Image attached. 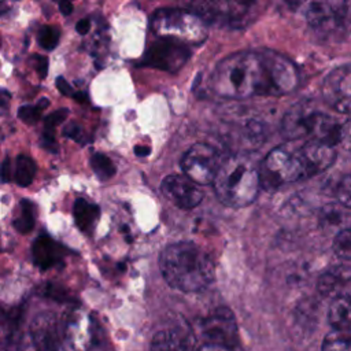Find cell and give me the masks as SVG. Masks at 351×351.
Segmentation results:
<instances>
[{"label":"cell","mask_w":351,"mask_h":351,"mask_svg":"<svg viewBox=\"0 0 351 351\" xmlns=\"http://www.w3.org/2000/svg\"><path fill=\"white\" fill-rule=\"evenodd\" d=\"M292 62L274 51H243L222 59L214 69L210 85L225 99L281 96L298 85Z\"/></svg>","instance_id":"obj_1"},{"label":"cell","mask_w":351,"mask_h":351,"mask_svg":"<svg viewBox=\"0 0 351 351\" xmlns=\"http://www.w3.org/2000/svg\"><path fill=\"white\" fill-rule=\"evenodd\" d=\"M159 267L166 282L182 292L202 291L214 280L211 258L191 241L167 245L160 252Z\"/></svg>","instance_id":"obj_2"},{"label":"cell","mask_w":351,"mask_h":351,"mask_svg":"<svg viewBox=\"0 0 351 351\" xmlns=\"http://www.w3.org/2000/svg\"><path fill=\"white\" fill-rule=\"evenodd\" d=\"M214 191L222 204L228 207H245L251 204L261 186L259 169L244 155L222 159L214 177Z\"/></svg>","instance_id":"obj_3"},{"label":"cell","mask_w":351,"mask_h":351,"mask_svg":"<svg viewBox=\"0 0 351 351\" xmlns=\"http://www.w3.org/2000/svg\"><path fill=\"white\" fill-rule=\"evenodd\" d=\"M306 19L321 38H343L351 33V0H311Z\"/></svg>","instance_id":"obj_4"},{"label":"cell","mask_w":351,"mask_h":351,"mask_svg":"<svg viewBox=\"0 0 351 351\" xmlns=\"http://www.w3.org/2000/svg\"><path fill=\"white\" fill-rule=\"evenodd\" d=\"M151 26L159 37L184 44H200L207 36L206 22L185 10H158L152 16Z\"/></svg>","instance_id":"obj_5"},{"label":"cell","mask_w":351,"mask_h":351,"mask_svg":"<svg viewBox=\"0 0 351 351\" xmlns=\"http://www.w3.org/2000/svg\"><path fill=\"white\" fill-rule=\"evenodd\" d=\"M306 177L304 165L299 148L280 145L273 148L263 159L259 169L263 188H278Z\"/></svg>","instance_id":"obj_6"},{"label":"cell","mask_w":351,"mask_h":351,"mask_svg":"<svg viewBox=\"0 0 351 351\" xmlns=\"http://www.w3.org/2000/svg\"><path fill=\"white\" fill-rule=\"evenodd\" d=\"M70 347L77 351H107V337L101 325L89 313L73 311L63 326Z\"/></svg>","instance_id":"obj_7"},{"label":"cell","mask_w":351,"mask_h":351,"mask_svg":"<svg viewBox=\"0 0 351 351\" xmlns=\"http://www.w3.org/2000/svg\"><path fill=\"white\" fill-rule=\"evenodd\" d=\"M221 162L222 158L214 147L206 143H196L182 156L181 167L184 174L192 181L206 185L214 181Z\"/></svg>","instance_id":"obj_8"},{"label":"cell","mask_w":351,"mask_h":351,"mask_svg":"<svg viewBox=\"0 0 351 351\" xmlns=\"http://www.w3.org/2000/svg\"><path fill=\"white\" fill-rule=\"evenodd\" d=\"M27 337L34 351H70L63 329L51 313H38L33 318Z\"/></svg>","instance_id":"obj_9"},{"label":"cell","mask_w":351,"mask_h":351,"mask_svg":"<svg viewBox=\"0 0 351 351\" xmlns=\"http://www.w3.org/2000/svg\"><path fill=\"white\" fill-rule=\"evenodd\" d=\"M189 56L191 51L186 44L160 37L147 51L144 63L159 70L177 73L186 63Z\"/></svg>","instance_id":"obj_10"},{"label":"cell","mask_w":351,"mask_h":351,"mask_svg":"<svg viewBox=\"0 0 351 351\" xmlns=\"http://www.w3.org/2000/svg\"><path fill=\"white\" fill-rule=\"evenodd\" d=\"M324 100L341 114H351V63L332 70L322 82Z\"/></svg>","instance_id":"obj_11"},{"label":"cell","mask_w":351,"mask_h":351,"mask_svg":"<svg viewBox=\"0 0 351 351\" xmlns=\"http://www.w3.org/2000/svg\"><path fill=\"white\" fill-rule=\"evenodd\" d=\"M162 193L181 208H193L203 199V191L199 184L185 174H170L160 184Z\"/></svg>","instance_id":"obj_12"},{"label":"cell","mask_w":351,"mask_h":351,"mask_svg":"<svg viewBox=\"0 0 351 351\" xmlns=\"http://www.w3.org/2000/svg\"><path fill=\"white\" fill-rule=\"evenodd\" d=\"M189 11L196 14L204 22L230 23L239 21L245 12L232 0H186Z\"/></svg>","instance_id":"obj_13"},{"label":"cell","mask_w":351,"mask_h":351,"mask_svg":"<svg viewBox=\"0 0 351 351\" xmlns=\"http://www.w3.org/2000/svg\"><path fill=\"white\" fill-rule=\"evenodd\" d=\"M202 330L210 343L230 347L236 341V322L233 314L226 307L217 308L204 319Z\"/></svg>","instance_id":"obj_14"},{"label":"cell","mask_w":351,"mask_h":351,"mask_svg":"<svg viewBox=\"0 0 351 351\" xmlns=\"http://www.w3.org/2000/svg\"><path fill=\"white\" fill-rule=\"evenodd\" d=\"M299 151L304 165L306 177L326 170L336 159V151L333 149V145L314 138L306 141L302 147H299Z\"/></svg>","instance_id":"obj_15"},{"label":"cell","mask_w":351,"mask_h":351,"mask_svg":"<svg viewBox=\"0 0 351 351\" xmlns=\"http://www.w3.org/2000/svg\"><path fill=\"white\" fill-rule=\"evenodd\" d=\"M304 103H298L291 107L282 117L281 132L288 140H298L308 134V118L311 114Z\"/></svg>","instance_id":"obj_16"},{"label":"cell","mask_w":351,"mask_h":351,"mask_svg":"<svg viewBox=\"0 0 351 351\" xmlns=\"http://www.w3.org/2000/svg\"><path fill=\"white\" fill-rule=\"evenodd\" d=\"M151 351H193V340L181 328L163 329L154 336Z\"/></svg>","instance_id":"obj_17"},{"label":"cell","mask_w":351,"mask_h":351,"mask_svg":"<svg viewBox=\"0 0 351 351\" xmlns=\"http://www.w3.org/2000/svg\"><path fill=\"white\" fill-rule=\"evenodd\" d=\"M308 134L314 140L335 145L339 143L340 125L332 117L313 110L308 118Z\"/></svg>","instance_id":"obj_18"},{"label":"cell","mask_w":351,"mask_h":351,"mask_svg":"<svg viewBox=\"0 0 351 351\" xmlns=\"http://www.w3.org/2000/svg\"><path fill=\"white\" fill-rule=\"evenodd\" d=\"M63 256V250L48 236L38 237L33 244L34 263L41 269H51L56 266Z\"/></svg>","instance_id":"obj_19"},{"label":"cell","mask_w":351,"mask_h":351,"mask_svg":"<svg viewBox=\"0 0 351 351\" xmlns=\"http://www.w3.org/2000/svg\"><path fill=\"white\" fill-rule=\"evenodd\" d=\"M328 319L335 329L351 332V292H344L333 298L328 311Z\"/></svg>","instance_id":"obj_20"},{"label":"cell","mask_w":351,"mask_h":351,"mask_svg":"<svg viewBox=\"0 0 351 351\" xmlns=\"http://www.w3.org/2000/svg\"><path fill=\"white\" fill-rule=\"evenodd\" d=\"M73 215L78 229L89 233L99 219V207L85 199H77L73 207Z\"/></svg>","instance_id":"obj_21"},{"label":"cell","mask_w":351,"mask_h":351,"mask_svg":"<svg viewBox=\"0 0 351 351\" xmlns=\"http://www.w3.org/2000/svg\"><path fill=\"white\" fill-rule=\"evenodd\" d=\"M348 281H350V278L347 277V274L344 271L329 270L318 278L317 287H318V291L321 295L336 298V296L344 293L343 291Z\"/></svg>","instance_id":"obj_22"},{"label":"cell","mask_w":351,"mask_h":351,"mask_svg":"<svg viewBox=\"0 0 351 351\" xmlns=\"http://www.w3.org/2000/svg\"><path fill=\"white\" fill-rule=\"evenodd\" d=\"M36 176V163L30 156L19 155L15 162V167L12 171L14 181L19 186H27L32 184Z\"/></svg>","instance_id":"obj_23"},{"label":"cell","mask_w":351,"mask_h":351,"mask_svg":"<svg viewBox=\"0 0 351 351\" xmlns=\"http://www.w3.org/2000/svg\"><path fill=\"white\" fill-rule=\"evenodd\" d=\"M322 351H351V332L335 329L324 339Z\"/></svg>","instance_id":"obj_24"},{"label":"cell","mask_w":351,"mask_h":351,"mask_svg":"<svg viewBox=\"0 0 351 351\" xmlns=\"http://www.w3.org/2000/svg\"><path fill=\"white\" fill-rule=\"evenodd\" d=\"M14 226L21 233H29L34 228V204L32 202H21L19 211L14 219Z\"/></svg>","instance_id":"obj_25"},{"label":"cell","mask_w":351,"mask_h":351,"mask_svg":"<svg viewBox=\"0 0 351 351\" xmlns=\"http://www.w3.org/2000/svg\"><path fill=\"white\" fill-rule=\"evenodd\" d=\"M90 167L101 181L111 178L115 173L114 163L111 162V159L108 156H106L103 154H95L90 158Z\"/></svg>","instance_id":"obj_26"},{"label":"cell","mask_w":351,"mask_h":351,"mask_svg":"<svg viewBox=\"0 0 351 351\" xmlns=\"http://www.w3.org/2000/svg\"><path fill=\"white\" fill-rule=\"evenodd\" d=\"M333 251L339 258L351 261V228H346L336 234L333 240Z\"/></svg>","instance_id":"obj_27"},{"label":"cell","mask_w":351,"mask_h":351,"mask_svg":"<svg viewBox=\"0 0 351 351\" xmlns=\"http://www.w3.org/2000/svg\"><path fill=\"white\" fill-rule=\"evenodd\" d=\"M38 44L44 48V49H53L58 45V40H59V33L58 30H55L51 26H43L38 32Z\"/></svg>","instance_id":"obj_28"},{"label":"cell","mask_w":351,"mask_h":351,"mask_svg":"<svg viewBox=\"0 0 351 351\" xmlns=\"http://www.w3.org/2000/svg\"><path fill=\"white\" fill-rule=\"evenodd\" d=\"M336 197L343 206L351 208V174L346 176L339 182L336 188Z\"/></svg>","instance_id":"obj_29"},{"label":"cell","mask_w":351,"mask_h":351,"mask_svg":"<svg viewBox=\"0 0 351 351\" xmlns=\"http://www.w3.org/2000/svg\"><path fill=\"white\" fill-rule=\"evenodd\" d=\"M41 117V110L37 106H22L18 110V118L25 123H36Z\"/></svg>","instance_id":"obj_30"},{"label":"cell","mask_w":351,"mask_h":351,"mask_svg":"<svg viewBox=\"0 0 351 351\" xmlns=\"http://www.w3.org/2000/svg\"><path fill=\"white\" fill-rule=\"evenodd\" d=\"M67 110L64 108H60L52 114H49L45 119H44V125L47 129H55L58 125H60L63 121H66V117H67Z\"/></svg>","instance_id":"obj_31"},{"label":"cell","mask_w":351,"mask_h":351,"mask_svg":"<svg viewBox=\"0 0 351 351\" xmlns=\"http://www.w3.org/2000/svg\"><path fill=\"white\" fill-rule=\"evenodd\" d=\"M339 143L348 151H351V121L344 122L340 125V134H339Z\"/></svg>","instance_id":"obj_32"},{"label":"cell","mask_w":351,"mask_h":351,"mask_svg":"<svg viewBox=\"0 0 351 351\" xmlns=\"http://www.w3.org/2000/svg\"><path fill=\"white\" fill-rule=\"evenodd\" d=\"M63 134L67 136V137L71 138V140L81 141V138H82V129H81L78 125H75V123H70V125H67V126L64 128Z\"/></svg>","instance_id":"obj_33"},{"label":"cell","mask_w":351,"mask_h":351,"mask_svg":"<svg viewBox=\"0 0 351 351\" xmlns=\"http://www.w3.org/2000/svg\"><path fill=\"white\" fill-rule=\"evenodd\" d=\"M36 62H37V71L40 78H45L47 71H48V59L45 56H36Z\"/></svg>","instance_id":"obj_34"},{"label":"cell","mask_w":351,"mask_h":351,"mask_svg":"<svg viewBox=\"0 0 351 351\" xmlns=\"http://www.w3.org/2000/svg\"><path fill=\"white\" fill-rule=\"evenodd\" d=\"M56 86L60 90V93L66 95V96H71L73 95V88L70 86V84L63 78V77H58L56 80Z\"/></svg>","instance_id":"obj_35"},{"label":"cell","mask_w":351,"mask_h":351,"mask_svg":"<svg viewBox=\"0 0 351 351\" xmlns=\"http://www.w3.org/2000/svg\"><path fill=\"white\" fill-rule=\"evenodd\" d=\"M199 351H233L230 347L226 346H221V344H214V343H208L203 347L199 348Z\"/></svg>","instance_id":"obj_36"},{"label":"cell","mask_w":351,"mask_h":351,"mask_svg":"<svg viewBox=\"0 0 351 351\" xmlns=\"http://www.w3.org/2000/svg\"><path fill=\"white\" fill-rule=\"evenodd\" d=\"M59 10L63 15H70L73 12V4L70 0H59Z\"/></svg>","instance_id":"obj_37"},{"label":"cell","mask_w":351,"mask_h":351,"mask_svg":"<svg viewBox=\"0 0 351 351\" xmlns=\"http://www.w3.org/2000/svg\"><path fill=\"white\" fill-rule=\"evenodd\" d=\"M89 27H90V23L88 19H81L80 22H77V26H75V30L80 33V34H86L89 32Z\"/></svg>","instance_id":"obj_38"},{"label":"cell","mask_w":351,"mask_h":351,"mask_svg":"<svg viewBox=\"0 0 351 351\" xmlns=\"http://www.w3.org/2000/svg\"><path fill=\"white\" fill-rule=\"evenodd\" d=\"M0 176H1V178L5 180V181L11 178V165H10V160H4L3 166H1Z\"/></svg>","instance_id":"obj_39"},{"label":"cell","mask_w":351,"mask_h":351,"mask_svg":"<svg viewBox=\"0 0 351 351\" xmlns=\"http://www.w3.org/2000/svg\"><path fill=\"white\" fill-rule=\"evenodd\" d=\"M232 1H233L237 7H240V8H243L244 11H247L255 0H232Z\"/></svg>","instance_id":"obj_40"},{"label":"cell","mask_w":351,"mask_h":351,"mask_svg":"<svg viewBox=\"0 0 351 351\" xmlns=\"http://www.w3.org/2000/svg\"><path fill=\"white\" fill-rule=\"evenodd\" d=\"M287 3V5L291 8V10H296L299 8L306 0H284Z\"/></svg>","instance_id":"obj_41"},{"label":"cell","mask_w":351,"mask_h":351,"mask_svg":"<svg viewBox=\"0 0 351 351\" xmlns=\"http://www.w3.org/2000/svg\"><path fill=\"white\" fill-rule=\"evenodd\" d=\"M134 152H136V155H138V156H145V155L149 154V148H148V147H140V145H137V147L134 148Z\"/></svg>","instance_id":"obj_42"},{"label":"cell","mask_w":351,"mask_h":351,"mask_svg":"<svg viewBox=\"0 0 351 351\" xmlns=\"http://www.w3.org/2000/svg\"><path fill=\"white\" fill-rule=\"evenodd\" d=\"M73 97H74V100H75V101H78V103H84V101H85V99H86V95H85L84 92H77V93H73Z\"/></svg>","instance_id":"obj_43"},{"label":"cell","mask_w":351,"mask_h":351,"mask_svg":"<svg viewBox=\"0 0 351 351\" xmlns=\"http://www.w3.org/2000/svg\"><path fill=\"white\" fill-rule=\"evenodd\" d=\"M49 106V100L48 99H41L38 103H37V107L40 108V110H44V108H47Z\"/></svg>","instance_id":"obj_44"}]
</instances>
